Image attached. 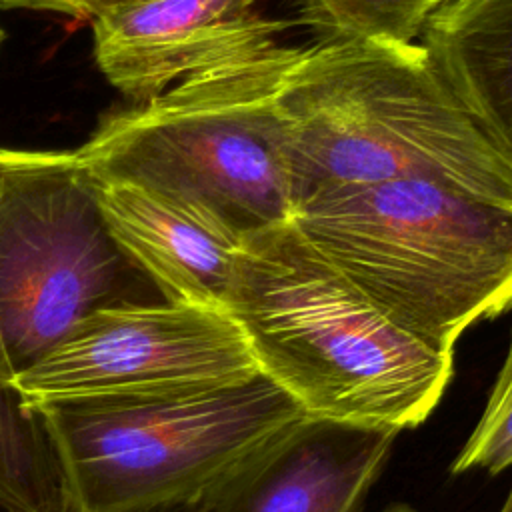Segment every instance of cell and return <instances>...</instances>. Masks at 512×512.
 I'll list each match as a JSON object with an SVG mask.
<instances>
[{
  "mask_svg": "<svg viewBox=\"0 0 512 512\" xmlns=\"http://www.w3.org/2000/svg\"><path fill=\"white\" fill-rule=\"evenodd\" d=\"M288 46L198 70L108 114L76 150L88 170L160 194L246 238L292 218L276 80Z\"/></svg>",
  "mask_w": 512,
  "mask_h": 512,
  "instance_id": "4",
  "label": "cell"
},
{
  "mask_svg": "<svg viewBox=\"0 0 512 512\" xmlns=\"http://www.w3.org/2000/svg\"><path fill=\"white\" fill-rule=\"evenodd\" d=\"M62 498L76 512H144L204 500L304 410L262 372L186 396L32 408Z\"/></svg>",
  "mask_w": 512,
  "mask_h": 512,
  "instance_id": "5",
  "label": "cell"
},
{
  "mask_svg": "<svg viewBox=\"0 0 512 512\" xmlns=\"http://www.w3.org/2000/svg\"><path fill=\"white\" fill-rule=\"evenodd\" d=\"M418 40L512 166V0H452L430 16Z\"/></svg>",
  "mask_w": 512,
  "mask_h": 512,
  "instance_id": "11",
  "label": "cell"
},
{
  "mask_svg": "<svg viewBox=\"0 0 512 512\" xmlns=\"http://www.w3.org/2000/svg\"><path fill=\"white\" fill-rule=\"evenodd\" d=\"M2 42H4V32H2V28H0V48H2Z\"/></svg>",
  "mask_w": 512,
  "mask_h": 512,
  "instance_id": "20",
  "label": "cell"
},
{
  "mask_svg": "<svg viewBox=\"0 0 512 512\" xmlns=\"http://www.w3.org/2000/svg\"><path fill=\"white\" fill-rule=\"evenodd\" d=\"M304 240L400 328L440 350L512 310V206L400 178L318 194Z\"/></svg>",
  "mask_w": 512,
  "mask_h": 512,
  "instance_id": "3",
  "label": "cell"
},
{
  "mask_svg": "<svg viewBox=\"0 0 512 512\" xmlns=\"http://www.w3.org/2000/svg\"><path fill=\"white\" fill-rule=\"evenodd\" d=\"M512 466V338L486 406L456 454L450 472L486 470L498 474Z\"/></svg>",
  "mask_w": 512,
  "mask_h": 512,
  "instance_id": "14",
  "label": "cell"
},
{
  "mask_svg": "<svg viewBox=\"0 0 512 512\" xmlns=\"http://www.w3.org/2000/svg\"><path fill=\"white\" fill-rule=\"evenodd\" d=\"M384 512H416V510H412V508H408V506H394V508H388V510H384Z\"/></svg>",
  "mask_w": 512,
  "mask_h": 512,
  "instance_id": "19",
  "label": "cell"
},
{
  "mask_svg": "<svg viewBox=\"0 0 512 512\" xmlns=\"http://www.w3.org/2000/svg\"><path fill=\"white\" fill-rule=\"evenodd\" d=\"M160 300L112 234L76 152L0 148V332L14 374L82 318Z\"/></svg>",
  "mask_w": 512,
  "mask_h": 512,
  "instance_id": "6",
  "label": "cell"
},
{
  "mask_svg": "<svg viewBox=\"0 0 512 512\" xmlns=\"http://www.w3.org/2000/svg\"><path fill=\"white\" fill-rule=\"evenodd\" d=\"M260 374L232 314L160 300L98 310L12 378L28 408L210 392Z\"/></svg>",
  "mask_w": 512,
  "mask_h": 512,
  "instance_id": "7",
  "label": "cell"
},
{
  "mask_svg": "<svg viewBox=\"0 0 512 512\" xmlns=\"http://www.w3.org/2000/svg\"><path fill=\"white\" fill-rule=\"evenodd\" d=\"M274 98L294 210L324 192L400 178L512 206V166L420 40L330 34L288 46Z\"/></svg>",
  "mask_w": 512,
  "mask_h": 512,
  "instance_id": "1",
  "label": "cell"
},
{
  "mask_svg": "<svg viewBox=\"0 0 512 512\" xmlns=\"http://www.w3.org/2000/svg\"><path fill=\"white\" fill-rule=\"evenodd\" d=\"M14 370L0 332V510L58 512L62 486L36 410L12 388Z\"/></svg>",
  "mask_w": 512,
  "mask_h": 512,
  "instance_id": "12",
  "label": "cell"
},
{
  "mask_svg": "<svg viewBox=\"0 0 512 512\" xmlns=\"http://www.w3.org/2000/svg\"><path fill=\"white\" fill-rule=\"evenodd\" d=\"M200 502L202 500L184 502V504H170V506H160V508H152V510H144V512H204V504H200ZM58 512H76V510L72 506H68L66 502H62Z\"/></svg>",
  "mask_w": 512,
  "mask_h": 512,
  "instance_id": "16",
  "label": "cell"
},
{
  "mask_svg": "<svg viewBox=\"0 0 512 512\" xmlns=\"http://www.w3.org/2000/svg\"><path fill=\"white\" fill-rule=\"evenodd\" d=\"M262 0H144L92 16L94 60L104 78L136 102L186 76L280 44L294 20L274 18Z\"/></svg>",
  "mask_w": 512,
  "mask_h": 512,
  "instance_id": "8",
  "label": "cell"
},
{
  "mask_svg": "<svg viewBox=\"0 0 512 512\" xmlns=\"http://www.w3.org/2000/svg\"><path fill=\"white\" fill-rule=\"evenodd\" d=\"M398 432L304 418L204 498V512H362Z\"/></svg>",
  "mask_w": 512,
  "mask_h": 512,
  "instance_id": "9",
  "label": "cell"
},
{
  "mask_svg": "<svg viewBox=\"0 0 512 512\" xmlns=\"http://www.w3.org/2000/svg\"><path fill=\"white\" fill-rule=\"evenodd\" d=\"M0 8H28V10H48L72 16H86L82 0H0Z\"/></svg>",
  "mask_w": 512,
  "mask_h": 512,
  "instance_id": "15",
  "label": "cell"
},
{
  "mask_svg": "<svg viewBox=\"0 0 512 512\" xmlns=\"http://www.w3.org/2000/svg\"><path fill=\"white\" fill-rule=\"evenodd\" d=\"M134 2H144V0H82V6H84L86 16H94V14H100L104 10L134 4Z\"/></svg>",
  "mask_w": 512,
  "mask_h": 512,
  "instance_id": "17",
  "label": "cell"
},
{
  "mask_svg": "<svg viewBox=\"0 0 512 512\" xmlns=\"http://www.w3.org/2000/svg\"><path fill=\"white\" fill-rule=\"evenodd\" d=\"M500 512H512V486H510V492H508V496H506V500H504Z\"/></svg>",
  "mask_w": 512,
  "mask_h": 512,
  "instance_id": "18",
  "label": "cell"
},
{
  "mask_svg": "<svg viewBox=\"0 0 512 512\" xmlns=\"http://www.w3.org/2000/svg\"><path fill=\"white\" fill-rule=\"evenodd\" d=\"M94 182L112 234L166 300L228 312L242 238L160 194L98 176Z\"/></svg>",
  "mask_w": 512,
  "mask_h": 512,
  "instance_id": "10",
  "label": "cell"
},
{
  "mask_svg": "<svg viewBox=\"0 0 512 512\" xmlns=\"http://www.w3.org/2000/svg\"><path fill=\"white\" fill-rule=\"evenodd\" d=\"M228 314L258 370L308 418L402 432L440 404L454 352L400 328L296 230L246 236Z\"/></svg>",
  "mask_w": 512,
  "mask_h": 512,
  "instance_id": "2",
  "label": "cell"
},
{
  "mask_svg": "<svg viewBox=\"0 0 512 512\" xmlns=\"http://www.w3.org/2000/svg\"><path fill=\"white\" fill-rule=\"evenodd\" d=\"M306 14L330 34L414 42L434 12L452 0H304Z\"/></svg>",
  "mask_w": 512,
  "mask_h": 512,
  "instance_id": "13",
  "label": "cell"
}]
</instances>
